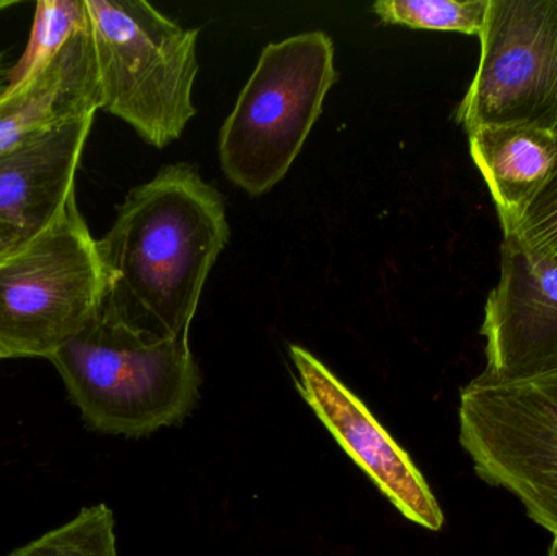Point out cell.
<instances>
[{"instance_id":"cell-11","label":"cell","mask_w":557,"mask_h":556,"mask_svg":"<svg viewBox=\"0 0 557 556\" xmlns=\"http://www.w3.org/2000/svg\"><path fill=\"white\" fill-rule=\"evenodd\" d=\"M98 110L97 64L88 26L38 74L0 97V156Z\"/></svg>"},{"instance_id":"cell-18","label":"cell","mask_w":557,"mask_h":556,"mask_svg":"<svg viewBox=\"0 0 557 556\" xmlns=\"http://www.w3.org/2000/svg\"><path fill=\"white\" fill-rule=\"evenodd\" d=\"M7 88H9V71L3 64V55L0 54V97L5 94Z\"/></svg>"},{"instance_id":"cell-7","label":"cell","mask_w":557,"mask_h":556,"mask_svg":"<svg viewBox=\"0 0 557 556\" xmlns=\"http://www.w3.org/2000/svg\"><path fill=\"white\" fill-rule=\"evenodd\" d=\"M473 81L457 110L470 131L525 124L557 134V0H491Z\"/></svg>"},{"instance_id":"cell-4","label":"cell","mask_w":557,"mask_h":556,"mask_svg":"<svg viewBox=\"0 0 557 556\" xmlns=\"http://www.w3.org/2000/svg\"><path fill=\"white\" fill-rule=\"evenodd\" d=\"M110 271L72 196L54 221L0 263V353L51 358L100 312Z\"/></svg>"},{"instance_id":"cell-19","label":"cell","mask_w":557,"mask_h":556,"mask_svg":"<svg viewBox=\"0 0 557 556\" xmlns=\"http://www.w3.org/2000/svg\"><path fill=\"white\" fill-rule=\"evenodd\" d=\"M20 2H15V0H0V12L3 10L12 9V7L18 5Z\"/></svg>"},{"instance_id":"cell-15","label":"cell","mask_w":557,"mask_h":556,"mask_svg":"<svg viewBox=\"0 0 557 556\" xmlns=\"http://www.w3.org/2000/svg\"><path fill=\"white\" fill-rule=\"evenodd\" d=\"M9 556H117L113 511L107 505L82 509L67 524Z\"/></svg>"},{"instance_id":"cell-3","label":"cell","mask_w":557,"mask_h":556,"mask_svg":"<svg viewBox=\"0 0 557 556\" xmlns=\"http://www.w3.org/2000/svg\"><path fill=\"white\" fill-rule=\"evenodd\" d=\"M98 78V107L126 121L150 146L178 139L196 114L199 29L144 0H85Z\"/></svg>"},{"instance_id":"cell-12","label":"cell","mask_w":557,"mask_h":556,"mask_svg":"<svg viewBox=\"0 0 557 556\" xmlns=\"http://www.w3.org/2000/svg\"><path fill=\"white\" fill-rule=\"evenodd\" d=\"M470 152L483 175L500 227L512 224L552 178L556 136L525 124H493L468 133Z\"/></svg>"},{"instance_id":"cell-6","label":"cell","mask_w":557,"mask_h":556,"mask_svg":"<svg viewBox=\"0 0 557 556\" xmlns=\"http://www.w3.org/2000/svg\"><path fill=\"white\" fill-rule=\"evenodd\" d=\"M458 421L478 477L557 535V366L510 381L478 375L461 391Z\"/></svg>"},{"instance_id":"cell-14","label":"cell","mask_w":557,"mask_h":556,"mask_svg":"<svg viewBox=\"0 0 557 556\" xmlns=\"http://www.w3.org/2000/svg\"><path fill=\"white\" fill-rule=\"evenodd\" d=\"M491 0H380L372 10L386 25L480 36Z\"/></svg>"},{"instance_id":"cell-20","label":"cell","mask_w":557,"mask_h":556,"mask_svg":"<svg viewBox=\"0 0 557 556\" xmlns=\"http://www.w3.org/2000/svg\"><path fill=\"white\" fill-rule=\"evenodd\" d=\"M548 556H557V535H555V541H553L552 548H549Z\"/></svg>"},{"instance_id":"cell-8","label":"cell","mask_w":557,"mask_h":556,"mask_svg":"<svg viewBox=\"0 0 557 556\" xmlns=\"http://www.w3.org/2000/svg\"><path fill=\"white\" fill-rule=\"evenodd\" d=\"M290 358L298 394L344 453L408 521L441 531L444 512L411 456L320 359L301 346H290Z\"/></svg>"},{"instance_id":"cell-21","label":"cell","mask_w":557,"mask_h":556,"mask_svg":"<svg viewBox=\"0 0 557 556\" xmlns=\"http://www.w3.org/2000/svg\"><path fill=\"white\" fill-rule=\"evenodd\" d=\"M2 359H5V358H3L2 353H0V361H2Z\"/></svg>"},{"instance_id":"cell-17","label":"cell","mask_w":557,"mask_h":556,"mask_svg":"<svg viewBox=\"0 0 557 556\" xmlns=\"http://www.w3.org/2000/svg\"><path fill=\"white\" fill-rule=\"evenodd\" d=\"M28 240L18 228L0 222V263L16 250L23 242Z\"/></svg>"},{"instance_id":"cell-2","label":"cell","mask_w":557,"mask_h":556,"mask_svg":"<svg viewBox=\"0 0 557 556\" xmlns=\"http://www.w3.org/2000/svg\"><path fill=\"white\" fill-rule=\"evenodd\" d=\"M55 366L88 427L144 437L182 423L199 400L189 339H159L107 306L58 349Z\"/></svg>"},{"instance_id":"cell-16","label":"cell","mask_w":557,"mask_h":556,"mask_svg":"<svg viewBox=\"0 0 557 556\" xmlns=\"http://www.w3.org/2000/svg\"><path fill=\"white\" fill-rule=\"evenodd\" d=\"M503 232L504 237L557 264V157L552 178Z\"/></svg>"},{"instance_id":"cell-1","label":"cell","mask_w":557,"mask_h":556,"mask_svg":"<svg viewBox=\"0 0 557 556\" xmlns=\"http://www.w3.org/2000/svg\"><path fill=\"white\" fill-rule=\"evenodd\" d=\"M224 198L176 163L136 186L101 238L111 289L104 306L159 339H189L206 280L228 242Z\"/></svg>"},{"instance_id":"cell-13","label":"cell","mask_w":557,"mask_h":556,"mask_svg":"<svg viewBox=\"0 0 557 556\" xmlns=\"http://www.w3.org/2000/svg\"><path fill=\"white\" fill-rule=\"evenodd\" d=\"M88 28L85 0H39L32 35L22 58L9 71V88L18 87L38 74L77 33Z\"/></svg>"},{"instance_id":"cell-9","label":"cell","mask_w":557,"mask_h":556,"mask_svg":"<svg viewBox=\"0 0 557 556\" xmlns=\"http://www.w3.org/2000/svg\"><path fill=\"white\" fill-rule=\"evenodd\" d=\"M481 333L486 378H527L557 366V264L504 237L500 276Z\"/></svg>"},{"instance_id":"cell-10","label":"cell","mask_w":557,"mask_h":556,"mask_svg":"<svg viewBox=\"0 0 557 556\" xmlns=\"http://www.w3.org/2000/svg\"><path fill=\"white\" fill-rule=\"evenodd\" d=\"M94 118H75L0 156V222L29 238L54 221L75 196Z\"/></svg>"},{"instance_id":"cell-5","label":"cell","mask_w":557,"mask_h":556,"mask_svg":"<svg viewBox=\"0 0 557 556\" xmlns=\"http://www.w3.org/2000/svg\"><path fill=\"white\" fill-rule=\"evenodd\" d=\"M336 81L333 39L326 33H301L268 45L219 134L228 180L250 196L276 186Z\"/></svg>"}]
</instances>
